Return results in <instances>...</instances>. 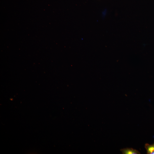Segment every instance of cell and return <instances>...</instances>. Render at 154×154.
<instances>
[{
    "label": "cell",
    "instance_id": "cell-1",
    "mask_svg": "<svg viewBox=\"0 0 154 154\" xmlns=\"http://www.w3.org/2000/svg\"><path fill=\"white\" fill-rule=\"evenodd\" d=\"M120 151L123 154H139L140 153L137 150L132 148H127L121 149Z\"/></svg>",
    "mask_w": 154,
    "mask_h": 154
},
{
    "label": "cell",
    "instance_id": "cell-2",
    "mask_svg": "<svg viewBox=\"0 0 154 154\" xmlns=\"http://www.w3.org/2000/svg\"><path fill=\"white\" fill-rule=\"evenodd\" d=\"M147 154H154V143L152 144L146 143L145 146Z\"/></svg>",
    "mask_w": 154,
    "mask_h": 154
}]
</instances>
